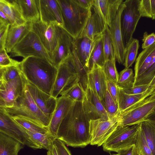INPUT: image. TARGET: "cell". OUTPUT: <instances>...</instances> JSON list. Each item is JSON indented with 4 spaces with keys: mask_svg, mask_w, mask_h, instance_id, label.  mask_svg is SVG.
<instances>
[{
    "mask_svg": "<svg viewBox=\"0 0 155 155\" xmlns=\"http://www.w3.org/2000/svg\"><path fill=\"white\" fill-rule=\"evenodd\" d=\"M90 120L84 111L83 103L74 101L60 124L57 139L71 147H86L91 141Z\"/></svg>",
    "mask_w": 155,
    "mask_h": 155,
    "instance_id": "1",
    "label": "cell"
},
{
    "mask_svg": "<svg viewBox=\"0 0 155 155\" xmlns=\"http://www.w3.org/2000/svg\"><path fill=\"white\" fill-rule=\"evenodd\" d=\"M20 67L26 80L51 95L58 68L47 59L35 56L24 58Z\"/></svg>",
    "mask_w": 155,
    "mask_h": 155,
    "instance_id": "2",
    "label": "cell"
},
{
    "mask_svg": "<svg viewBox=\"0 0 155 155\" xmlns=\"http://www.w3.org/2000/svg\"><path fill=\"white\" fill-rule=\"evenodd\" d=\"M62 16L64 28L74 39L78 38L91 15V9L84 8L74 0H57Z\"/></svg>",
    "mask_w": 155,
    "mask_h": 155,
    "instance_id": "3",
    "label": "cell"
},
{
    "mask_svg": "<svg viewBox=\"0 0 155 155\" xmlns=\"http://www.w3.org/2000/svg\"><path fill=\"white\" fill-rule=\"evenodd\" d=\"M4 108L11 117H24L48 127L49 125L50 120L36 104L26 84L22 94L18 98L14 105Z\"/></svg>",
    "mask_w": 155,
    "mask_h": 155,
    "instance_id": "4",
    "label": "cell"
},
{
    "mask_svg": "<svg viewBox=\"0 0 155 155\" xmlns=\"http://www.w3.org/2000/svg\"><path fill=\"white\" fill-rule=\"evenodd\" d=\"M139 128V124L118 126L102 145L103 150L109 153H117L135 144Z\"/></svg>",
    "mask_w": 155,
    "mask_h": 155,
    "instance_id": "5",
    "label": "cell"
},
{
    "mask_svg": "<svg viewBox=\"0 0 155 155\" xmlns=\"http://www.w3.org/2000/svg\"><path fill=\"white\" fill-rule=\"evenodd\" d=\"M120 16V25L124 47L126 49L131 41L138 21L141 18L139 0H126Z\"/></svg>",
    "mask_w": 155,
    "mask_h": 155,
    "instance_id": "6",
    "label": "cell"
},
{
    "mask_svg": "<svg viewBox=\"0 0 155 155\" xmlns=\"http://www.w3.org/2000/svg\"><path fill=\"white\" fill-rule=\"evenodd\" d=\"M0 132L34 150L41 149L26 129L15 121L2 107H0Z\"/></svg>",
    "mask_w": 155,
    "mask_h": 155,
    "instance_id": "7",
    "label": "cell"
},
{
    "mask_svg": "<svg viewBox=\"0 0 155 155\" xmlns=\"http://www.w3.org/2000/svg\"><path fill=\"white\" fill-rule=\"evenodd\" d=\"M155 109V98L149 97L120 112L117 117L118 126H132L145 120Z\"/></svg>",
    "mask_w": 155,
    "mask_h": 155,
    "instance_id": "8",
    "label": "cell"
},
{
    "mask_svg": "<svg viewBox=\"0 0 155 155\" xmlns=\"http://www.w3.org/2000/svg\"><path fill=\"white\" fill-rule=\"evenodd\" d=\"M10 57L30 56L43 58L51 63L49 53L44 48L37 35L31 31L12 49Z\"/></svg>",
    "mask_w": 155,
    "mask_h": 155,
    "instance_id": "9",
    "label": "cell"
},
{
    "mask_svg": "<svg viewBox=\"0 0 155 155\" xmlns=\"http://www.w3.org/2000/svg\"><path fill=\"white\" fill-rule=\"evenodd\" d=\"M57 68V73L51 94V95L56 98L78 82L72 55L62 62Z\"/></svg>",
    "mask_w": 155,
    "mask_h": 155,
    "instance_id": "10",
    "label": "cell"
},
{
    "mask_svg": "<svg viewBox=\"0 0 155 155\" xmlns=\"http://www.w3.org/2000/svg\"><path fill=\"white\" fill-rule=\"evenodd\" d=\"M61 28L55 23L47 24L40 20L31 22V31L37 35L50 57L57 47Z\"/></svg>",
    "mask_w": 155,
    "mask_h": 155,
    "instance_id": "11",
    "label": "cell"
},
{
    "mask_svg": "<svg viewBox=\"0 0 155 155\" xmlns=\"http://www.w3.org/2000/svg\"><path fill=\"white\" fill-rule=\"evenodd\" d=\"M26 81L22 72L14 80L8 82L0 81V107L12 106L22 94Z\"/></svg>",
    "mask_w": 155,
    "mask_h": 155,
    "instance_id": "12",
    "label": "cell"
},
{
    "mask_svg": "<svg viewBox=\"0 0 155 155\" xmlns=\"http://www.w3.org/2000/svg\"><path fill=\"white\" fill-rule=\"evenodd\" d=\"M117 117L108 120L100 118L90 120L91 145L98 147L102 145L118 126Z\"/></svg>",
    "mask_w": 155,
    "mask_h": 155,
    "instance_id": "13",
    "label": "cell"
},
{
    "mask_svg": "<svg viewBox=\"0 0 155 155\" xmlns=\"http://www.w3.org/2000/svg\"><path fill=\"white\" fill-rule=\"evenodd\" d=\"M36 2L41 21L47 24L55 23L63 28L62 13L57 0H36Z\"/></svg>",
    "mask_w": 155,
    "mask_h": 155,
    "instance_id": "14",
    "label": "cell"
},
{
    "mask_svg": "<svg viewBox=\"0 0 155 155\" xmlns=\"http://www.w3.org/2000/svg\"><path fill=\"white\" fill-rule=\"evenodd\" d=\"M85 92L82 103L84 111L89 119H110L101 100L94 91L88 85Z\"/></svg>",
    "mask_w": 155,
    "mask_h": 155,
    "instance_id": "15",
    "label": "cell"
},
{
    "mask_svg": "<svg viewBox=\"0 0 155 155\" xmlns=\"http://www.w3.org/2000/svg\"><path fill=\"white\" fill-rule=\"evenodd\" d=\"M125 7L123 2L121 4L116 18L109 27L116 60L119 64H124L126 53L123 45L120 25L122 12Z\"/></svg>",
    "mask_w": 155,
    "mask_h": 155,
    "instance_id": "16",
    "label": "cell"
},
{
    "mask_svg": "<svg viewBox=\"0 0 155 155\" xmlns=\"http://www.w3.org/2000/svg\"><path fill=\"white\" fill-rule=\"evenodd\" d=\"M26 85L36 104L51 120L56 106L57 98L44 92L27 81Z\"/></svg>",
    "mask_w": 155,
    "mask_h": 155,
    "instance_id": "17",
    "label": "cell"
},
{
    "mask_svg": "<svg viewBox=\"0 0 155 155\" xmlns=\"http://www.w3.org/2000/svg\"><path fill=\"white\" fill-rule=\"evenodd\" d=\"M74 38L61 27L56 48L51 54V63L58 68L59 65L72 54Z\"/></svg>",
    "mask_w": 155,
    "mask_h": 155,
    "instance_id": "18",
    "label": "cell"
},
{
    "mask_svg": "<svg viewBox=\"0 0 155 155\" xmlns=\"http://www.w3.org/2000/svg\"><path fill=\"white\" fill-rule=\"evenodd\" d=\"M123 0H94L92 7L109 27L115 19Z\"/></svg>",
    "mask_w": 155,
    "mask_h": 155,
    "instance_id": "19",
    "label": "cell"
},
{
    "mask_svg": "<svg viewBox=\"0 0 155 155\" xmlns=\"http://www.w3.org/2000/svg\"><path fill=\"white\" fill-rule=\"evenodd\" d=\"M70 98L61 96L57 98V104L48 127L49 132L57 139L59 127L74 102Z\"/></svg>",
    "mask_w": 155,
    "mask_h": 155,
    "instance_id": "20",
    "label": "cell"
},
{
    "mask_svg": "<svg viewBox=\"0 0 155 155\" xmlns=\"http://www.w3.org/2000/svg\"><path fill=\"white\" fill-rule=\"evenodd\" d=\"M88 85L102 101L107 90V78L102 68L94 64L91 70L88 73Z\"/></svg>",
    "mask_w": 155,
    "mask_h": 155,
    "instance_id": "21",
    "label": "cell"
},
{
    "mask_svg": "<svg viewBox=\"0 0 155 155\" xmlns=\"http://www.w3.org/2000/svg\"><path fill=\"white\" fill-rule=\"evenodd\" d=\"M0 11L6 15L10 26H18L27 22L22 16L16 0H0Z\"/></svg>",
    "mask_w": 155,
    "mask_h": 155,
    "instance_id": "22",
    "label": "cell"
},
{
    "mask_svg": "<svg viewBox=\"0 0 155 155\" xmlns=\"http://www.w3.org/2000/svg\"><path fill=\"white\" fill-rule=\"evenodd\" d=\"M31 22L15 26H10L6 39L5 49L7 53H10L13 48L31 31Z\"/></svg>",
    "mask_w": 155,
    "mask_h": 155,
    "instance_id": "23",
    "label": "cell"
},
{
    "mask_svg": "<svg viewBox=\"0 0 155 155\" xmlns=\"http://www.w3.org/2000/svg\"><path fill=\"white\" fill-rule=\"evenodd\" d=\"M106 26L98 15L94 12L89 18L86 25L78 38H87L92 41L102 33Z\"/></svg>",
    "mask_w": 155,
    "mask_h": 155,
    "instance_id": "24",
    "label": "cell"
},
{
    "mask_svg": "<svg viewBox=\"0 0 155 155\" xmlns=\"http://www.w3.org/2000/svg\"><path fill=\"white\" fill-rule=\"evenodd\" d=\"M155 57V43L143 49L139 54L134 66V80L146 70Z\"/></svg>",
    "mask_w": 155,
    "mask_h": 155,
    "instance_id": "25",
    "label": "cell"
},
{
    "mask_svg": "<svg viewBox=\"0 0 155 155\" xmlns=\"http://www.w3.org/2000/svg\"><path fill=\"white\" fill-rule=\"evenodd\" d=\"M105 61L102 33L97 36L93 40V44L87 63L88 72L96 64L102 67Z\"/></svg>",
    "mask_w": 155,
    "mask_h": 155,
    "instance_id": "26",
    "label": "cell"
},
{
    "mask_svg": "<svg viewBox=\"0 0 155 155\" xmlns=\"http://www.w3.org/2000/svg\"><path fill=\"white\" fill-rule=\"evenodd\" d=\"M151 95L148 89L143 93L137 94H129L118 87L117 101L120 113L130 108Z\"/></svg>",
    "mask_w": 155,
    "mask_h": 155,
    "instance_id": "27",
    "label": "cell"
},
{
    "mask_svg": "<svg viewBox=\"0 0 155 155\" xmlns=\"http://www.w3.org/2000/svg\"><path fill=\"white\" fill-rule=\"evenodd\" d=\"M22 16L26 22L40 20V15L36 0H16Z\"/></svg>",
    "mask_w": 155,
    "mask_h": 155,
    "instance_id": "28",
    "label": "cell"
},
{
    "mask_svg": "<svg viewBox=\"0 0 155 155\" xmlns=\"http://www.w3.org/2000/svg\"><path fill=\"white\" fill-rule=\"evenodd\" d=\"M73 43L79 60L87 70V63L93 47V41L86 37L78 38L74 39Z\"/></svg>",
    "mask_w": 155,
    "mask_h": 155,
    "instance_id": "29",
    "label": "cell"
},
{
    "mask_svg": "<svg viewBox=\"0 0 155 155\" xmlns=\"http://www.w3.org/2000/svg\"><path fill=\"white\" fill-rule=\"evenodd\" d=\"M24 146L13 138L0 132V155H18Z\"/></svg>",
    "mask_w": 155,
    "mask_h": 155,
    "instance_id": "30",
    "label": "cell"
},
{
    "mask_svg": "<svg viewBox=\"0 0 155 155\" xmlns=\"http://www.w3.org/2000/svg\"><path fill=\"white\" fill-rule=\"evenodd\" d=\"M72 55L75 72L78 77V83L85 91L88 86V71L79 60L73 42Z\"/></svg>",
    "mask_w": 155,
    "mask_h": 155,
    "instance_id": "31",
    "label": "cell"
},
{
    "mask_svg": "<svg viewBox=\"0 0 155 155\" xmlns=\"http://www.w3.org/2000/svg\"><path fill=\"white\" fill-rule=\"evenodd\" d=\"M153 155H155V121L145 119L139 124Z\"/></svg>",
    "mask_w": 155,
    "mask_h": 155,
    "instance_id": "32",
    "label": "cell"
},
{
    "mask_svg": "<svg viewBox=\"0 0 155 155\" xmlns=\"http://www.w3.org/2000/svg\"><path fill=\"white\" fill-rule=\"evenodd\" d=\"M12 117L17 123L30 132L42 134L49 132L48 127H44L28 118L20 116Z\"/></svg>",
    "mask_w": 155,
    "mask_h": 155,
    "instance_id": "33",
    "label": "cell"
},
{
    "mask_svg": "<svg viewBox=\"0 0 155 155\" xmlns=\"http://www.w3.org/2000/svg\"><path fill=\"white\" fill-rule=\"evenodd\" d=\"M26 131L40 147L41 149L48 150L56 139L49 132L47 133L42 134L31 132L26 130Z\"/></svg>",
    "mask_w": 155,
    "mask_h": 155,
    "instance_id": "34",
    "label": "cell"
},
{
    "mask_svg": "<svg viewBox=\"0 0 155 155\" xmlns=\"http://www.w3.org/2000/svg\"><path fill=\"white\" fill-rule=\"evenodd\" d=\"M134 74L131 68H125L120 73L117 85L118 88L123 90L134 86Z\"/></svg>",
    "mask_w": 155,
    "mask_h": 155,
    "instance_id": "35",
    "label": "cell"
},
{
    "mask_svg": "<svg viewBox=\"0 0 155 155\" xmlns=\"http://www.w3.org/2000/svg\"><path fill=\"white\" fill-rule=\"evenodd\" d=\"M102 36L105 61L116 60L109 27L107 25H106L102 33Z\"/></svg>",
    "mask_w": 155,
    "mask_h": 155,
    "instance_id": "36",
    "label": "cell"
},
{
    "mask_svg": "<svg viewBox=\"0 0 155 155\" xmlns=\"http://www.w3.org/2000/svg\"><path fill=\"white\" fill-rule=\"evenodd\" d=\"M139 46V41L133 38L126 50L124 64L125 68H129L136 60Z\"/></svg>",
    "mask_w": 155,
    "mask_h": 155,
    "instance_id": "37",
    "label": "cell"
},
{
    "mask_svg": "<svg viewBox=\"0 0 155 155\" xmlns=\"http://www.w3.org/2000/svg\"><path fill=\"white\" fill-rule=\"evenodd\" d=\"M101 101L109 118L117 117L120 113L118 104L115 102L107 90Z\"/></svg>",
    "mask_w": 155,
    "mask_h": 155,
    "instance_id": "38",
    "label": "cell"
},
{
    "mask_svg": "<svg viewBox=\"0 0 155 155\" xmlns=\"http://www.w3.org/2000/svg\"><path fill=\"white\" fill-rule=\"evenodd\" d=\"M21 73L20 66L0 67V81H11L16 78Z\"/></svg>",
    "mask_w": 155,
    "mask_h": 155,
    "instance_id": "39",
    "label": "cell"
},
{
    "mask_svg": "<svg viewBox=\"0 0 155 155\" xmlns=\"http://www.w3.org/2000/svg\"><path fill=\"white\" fill-rule=\"evenodd\" d=\"M155 76V57L142 74L134 80V86L149 84Z\"/></svg>",
    "mask_w": 155,
    "mask_h": 155,
    "instance_id": "40",
    "label": "cell"
},
{
    "mask_svg": "<svg viewBox=\"0 0 155 155\" xmlns=\"http://www.w3.org/2000/svg\"><path fill=\"white\" fill-rule=\"evenodd\" d=\"M139 11L141 17L155 19V0H139Z\"/></svg>",
    "mask_w": 155,
    "mask_h": 155,
    "instance_id": "41",
    "label": "cell"
},
{
    "mask_svg": "<svg viewBox=\"0 0 155 155\" xmlns=\"http://www.w3.org/2000/svg\"><path fill=\"white\" fill-rule=\"evenodd\" d=\"M85 92L78 82L74 84L61 96L67 97L74 101L83 102Z\"/></svg>",
    "mask_w": 155,
    "mask_h": 155,
    "instance_id": "42",
    "label": "cell"
},
{
    "mask_svg": "<svg viewBox=\"0 0 155 155\" xmlns=\"http://www.w3.org/2000/svg\"><path fill=\"white\" fill-rule=\"evenodd\" d=\"M115 61L114 59L107 60L102 68L107 79L117 84L119 74L116 68Z\"/></svg>",
    "mask_w": 155,
    "mask_h": 155,
    "instance_id": "43",
    "label": "cell"
},
{
    "mask_svg": "<svg viewBox=\"0 0 155 155\" xmlns=\"http://www.w3.org/2000/svg\"><path fill=\"white\" fill-rule=\"evenodd\" d=\"M135 144L142 155H153L140 126Z\"/></svg>",
    "mask_w": 155,
    "mask_h": 155,
    "instance_id": "44",
    "label": "cell"
},
{
    "mask_svg": "<svg viewBox=\"0 0 155 155\" xmlns=\"http://www.w3.org/2000/svg\"><path fill=\"white\" fill-rule=\"evenodd\" d=\"M20 64L21 62L11 58L5 49L0 51V67L20 66Z\"/></svg>",
    "mask_w": 155,
    "mask_h": 155,
    "instance_id": "45",
    "label": "cell"
},
{
    "mask_svg": "<svg viewBox=\"0 0 155 155\" xmlns=\"http://www.w3.org/2000/svg\"><path fill=\"white\" fill-rule=\"evenodd\" d=\"M149 84L136 85L124 91L128 94H137L144 93L149 89Z\"/></svg>",
    "mask_w": 155,
    "mask_h": 155,
    "instance_id": "46",
    "label": "cell"
},
{
    "mask_svg": "<svg viewBox=\"0 0 155 155\" xmlns=\"http://www.w3.org/2000/svg\"><path fill=\"white\" fill-rule=\"evenodd\" d=\"M106 84L107 90L115 102L118 104L117 84L107 79Z\"/></svg>",
    "mask_w": 155,
    "mask_h": 155,
    "instance_id": "47",
    "label": "cell"
},
{
    "mask_svg": "<svg viewBox=\"0 0 155 155\" xmlns=\"http://www.w3.org/2000/svg\"><path fill=\"white\" fill-rule=\"evenodd\" d=\"M10 25H0V51L5 49V45Z\"/></svg>",
    "mask_w": 155,
    "mask_h": 155,
    "instance_id": "48",
    "label": "cell"
},
{
    "mask_svg": "<svg viewBox=\"0 0 155 155\" xmlns=\"http://www.w3.org/2000/svg\"><path fill=\"white\" fill-rule=\"evenodd\" d=\"M142 48L143 50L155 43V34L154 33L148 34L147 32L144 33L142 39Z\"/></svg>",
    "mask_w": 155,
    "mask_h": 155,
    "instance_id": "49",
    "label": "cell"
},
{
    "mask_svg": "<svg viewBox=\"0 0 155 155\" xmlns=\"http://www.w3.org/2000/svg\"><path fill=\"white\" fill-rule=\"evenodd\" d=\"M59 155H72L65 145V143L61 140L56 139L54 142Z\"/></svg>",
    "mask_w": 155,
    "mask_h": 155,
    "instance_id": "50",
    "label": "cell"
},
{
    "mask_svg": "<svg viewBox=\"0 0 155 155\" xmlns=\"http://www.w3.org/2000/svg\"><path fill=\"white\" fill-rule=\"evenodd\" d=\"M117 153L119 155H140V154L135 144L121 150L119 151Z\"/></svg>",
    "mask_w": 155,
    "mask_h": 155,
    "instance_id": "51",
    "label": "cell"
},
{
    "mask_svg": "<svg viewBox=\"0 0 155 155\" xmlns=\"http://www.w3.org/2000/svg\"><path fill=\"white\" fill-rule=\"evenodd\" d=\"M94 0H74L81 7L86 9L90 10L92 7Z\"/></svg>",
    "mask_w": 155,
    "mask_h": 155,
    "instance_id": "52",
    "label": "cell"
},
{
    "mask_svg": "<svg viewBox=\"0 0 155 155\" xmlns=\"http://www.w3.org/2000/svg\"><path fill=\"white\" fill-rule=\"evenodd\" d=\"M10 25V22L5 14L0 11V25Z\"/></svg>",
    "mask_w": 155,
    "mask_h": 155,
    "instance_id": "53",
    "label": "cell"
},
{
    "mask_svg": "<svg viewBox=\"0 0 155 155\" xmlns=\"http://www.w3.org/2000/svg\"><path fill=\"white\" fill-rule=\"evenodd\" d=\"M149 84L150 87L148 89L151 92V95L150 96L152 98H155V76Z\"/></svg>",
    "mask_w": 155,
    "mask_h": 155,
    "instance_id": "54",
    "label": "cell"
},
{
    "mask_svg": "<svg viewBox=\"0 0 155 155\" xmlns=\"http://www.w3.org/2000/svg\"><path fill=\"white\" fill-rule=\"evenodd\" d=\"M47 155H59L54 143L48 150Z\"/></svg>",
    "mask_w": 155,
    "mask_h": 155,
    "instance_id": "55",
    "label": "cell"
},
{
    "mask_svg": "<svg viewBox=\"0 0 155 155\" xmlns=\"http://www.w3.org/2000/svg\"><path fill=\"white\" fill-rule=\"evenodd\" d=\"M146 119L155 121V109L151 114L147 116Z\"/></svg>",
    "mask_w": 155,
    "mask_h": 155,
    "instance_id": "56",
    "label": "cell"
},
{
    "mask_svg": "<svg viewBox=\"0 0 155 155\" xmlns=\"http://www.w3.org/2000/svg\"><path fill=\"white\" fill-rule=\"evenodd\" d=\"M111 155H119V154L117 153V154H111Z\"/></svg>",
    "mask_w": 155,
    "mask_h": 155,
    "instance_id": "57",
    "label": "cell"
},
{
    "mask_svg": "<svg viewBox=\"0 0 155 155\" xmlns=\"http://www.w3.org/2000/svg\"><path fill=\"white\" fill-rule=\"evenodd\" d=\"M140 155H142V154L140 153Z\"/></svg>",
    "mask_w": 155,
    "mask_h": 155,
    "instance_id": "58",
    "label": "cell"
}]
</instances>
